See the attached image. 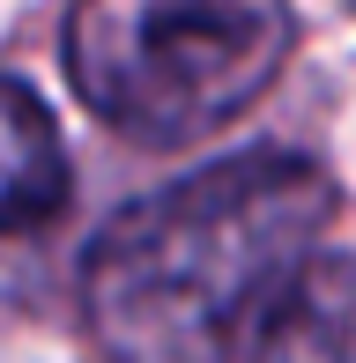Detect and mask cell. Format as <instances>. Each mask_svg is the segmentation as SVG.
Instances as JSON below:
<instances>
[{
    "label": "cell",
    "mask_w": 356,
    "mask_h": 363,
    "mask_svg": "<svg viewBox=\"0 0 356 363\" xmlns=\"http://www.w3.org/2000/svg\"><path fill=\"white\" fill-rule=\"evenodd\" d=\"M334 178L312 156L252 148L119 208L82 252L96 363H245L274 296L319 259Z\"/></svg>",
    "instance_id": "cell-1"
},
{
    "label": "cell",
    "mask_w": 356,
    "mask_h": 363,
    "mask_svg": "<svg viewBox=\"0 0 356 363\" xmlns=\"http://www.w3.org/2000/svg\"><path fill=\"white\" fill-rule=\"evenodd\" d=\"M74 163L30 82L0 74V238H30L67 208Z\"/></svg>",
    "instance_id": "cell-3"
},
{
    "label": "cell",
    "mask_w": 356,
    "mask_h": 363,
    "mask_svg": "<svg viewBox=\"0 0 356 363\" xmlns=\"http://www.w3.org/2000/svg\"><path fill=\"white\" fill-rule=\"evenodd\" d=\"M245 363H356V252H319L274 296Z\"/></svg>",
    "instance_id": "cell-4"
},
{
    "label": "cell",
    "mask_w": 356,
    "mask_h": 363,
    "mask_svg": "<svg viewBox=\"0 0 356 363\" xmlns=\"http://www.w3.org/2000/svg\"><path fill=\"white\" fill-rule=\"evenodd\" d=\"M297 52L289 0H67L74 96L141 148H186L274 89Z\"/></svg>",
    "instance_id": "cell-2"
},
{
    "label": "cell",
    "mask_w": 356,
    "mask_h": 363,
    "mask_svg": "<svg viewBox=\"0 0 356 363\" xmlns=\"http://www.w3.org/2000/svg\"><path fill=\"white\" fill-rule=\"evenodd\" d=\"M349 8H356V0H349Z\"/></svg>",
    "instance_id": "cell-5"
}]
</instances>
